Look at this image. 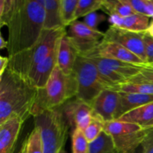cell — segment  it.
Masks as SVG:
<instances>
[{"label": "cell", "instance_id": "74e56055", "mask_svg": "<svg viewBox=\"0 0 153 153\" xmlns=\"http://www.w3.org/2000/svg\"><path fill=\"white\" fill-rule=\"evenodd\" d=\"M145 33H146L147 35H149V37H152L153 38V19H152V20L150 22V23H149V27H148L147 30H146V32Z\"/></svg>", "mask_w": 153, "mask_h": 153}, {"label": "cell", "instance_id": "5bb4252c", "mask_svg": "<svg viewBox=\"0 0 153 153\" xmlns=\"http://www.w3.org/2000/svg\"><path fill=\"white\" fill-rule=\"evenodd\" d=\"M79 54L67 33L59 41L57 57V66L66 75L73 73Z\"/></svg>", "mask_w": 153, "mask_h": 153}, {"label": "cell", "instance_id": "cb8c5ba5", "mask_svg": "<svg viewBox=\"0 0 153 153\" xmlns=\"http://www.w3.org/2000/svg\"><path fill=\"white\" fill-rule=\"evenodd\" d=\"M89 153H118L110 135L102 131L100 137L90 143Z\"/></svg>", "mask_w": 153, "mask_h": 153}, {"label": "cell", "instance_id": "d6986e66", "mask_svg": "<svg viewBox=\"0 0 153 153\" xmlns=\"http://www.w3.org/2000/svg\"><path fill=\"white\" fill-rule=\"evenodd\" d=\"M120 93V102L116 120L128 113L130 111L153 102V95L140 94Z\"/></svg>", "mask_w": 153, "mask_h": 153}, {"label": "cell", "instance_id": "ffe728a7", "mask_svg": "<svg viewBox=\"0 0 153 153\" xmlns=\"http://www.w3.org/2000/svg\"><path fill=\"white\" fill-rule=\"evenodd\" d=\"M44 7V30L66 28L63 25L61 14V0H39Z\"/></svg>", "mask_w": 153, "mask_h": 153}, {"label": "cell", "instance_id": "8fae6325", "mask_svg": "<svg viewBox=\"0 0 153 153\" xmlns=\"http://www.w3.org/2000/svg\"><path fill=\"white\" fill-rule=\"evenodd\" d=\"M58 44L59 42L51 53L41 63L36 66L24 79L36 89L45 88L52 72L57 66Z\"/></svg>", "mask_w": 153, "mask_h": 153}, {"label": "cell", "instance_id": "f1b7e54d", "mask_svg": "<svg viewBox=\"0 0 153 153\" xmlns=\"http://www.w3.org/2000/svg\"><path fill=\"white\" fill-rule=\"evenodd\" d=\"M134 11L153 19V0H126Z\"/></svg>", "mask_w": 153, "mask_h": 153}, {"label": "cell", "instance_id": "e575fe53", "mask_svg": "<svg viewBox=\"0 0 153 153\" xmlns=\"http://www.w3.org/2000/svg\"><path fill=\"white\" fill-rule=\"evenodd\" d=\"M141 146L143 153H153V128L147 130Z\"/></svg>", "mask_w": 153, "mask_h": 153}, {"label": "cell", "instance_id": "603a6c76", "mask_svg": "<svg viewBox=\"0 0 153 153\" xmlns=\"http://www.w3.org/2000/svg\"><path fill=\"white\" fill-rule=\"evenodd\" d=\"M19 153H43L41 133L39 127L34 126L32 131L22 143Z\"/></svg>", "mask_w": 153, "mask_h": 153}, {"label": "cell", "instance_id": "4316f807", "mask_svg": "<svg viewBox=\"0 0 153 153\" xmlns=\"http://www.w3.org/2000/svg\"><path fill=\"white\" fill-rule=\"evenodd\" d=\"M114 89L122 93L153 95V84L152 83H126Z\"/></svg>", "mask_w": 153, "mask_h": 153}, {"label": "cell", "instance_id": "8d00e7d4", "mask_svg": "<svg viewBox=\"0 0 153 153\" xmlns=\"http://www.w3.org/2000/svg\"><path fill=\"white\" fill-rule=\"evenodd\" d=\"M7 46H8V43H7V40H5L3 37L2 35H0V49H7Z\"/></svg>", "mask_w": 153, "mask_h": 153}, {"label": "cell", "instance_id": "60d3db41", "mask_svg": "<svg viewBox=\"0 0 153 153\" xmlns=\"http://www.w3.org/2000/svg\"><path fill=\"white\" fill-rule=\"evenodd\" d=\"M149 66H151V67H153V63H152V64H149Z\"/></svg>", "mask_w": 153, "mask_h": 153}, {"label": "cell", "instance_id": "83f0119b", "mask_svg": "<svg viewBox=\"0 0 153 153\" xmlns=\"http://www.w3.org/2000/svg\"><path fill=\"white\" fill-rule=\"evenodd\" d=\"M90 143L87 140L83 131L75 128L72 133V151L73 153H89Z\"/></svg>", "mask_w": 153, "mask_h": 153}, {"label": "cell", "instance_id": "9a60e30c", "mask_svg": "<svg viewBox=\"0 0 153 153\" xmlns=\"http://www.w3.org/2000/svg\"><path fill=\"white\" fill-rule=\"evenodd\" d=\"M108 21L110 26L137 33L146 32L150 23L149 17L139 13H134L126 17L117 14H111L109 16Z\"/></svg>", "mask_w": 153, "mask_h": 153}, {"label": "cell", "instance_id": "d4e9b609", "mask_svg": "<svg viewBox=\"0 0 153 153\" xmlns=\"http://www.w3.org/2000/svg\"><path fill=\"white\" fill-rule=\"evenodd\" d=\"M79 0H61V14L63 25L69 27L76 21V11Z\"/></svg>", "mask_w": 153, "mask_h": 153}, {"label": "cell", "instance_id": "7c38bea8", "mask_svg": "<svg viewBox=\"0 0 153 153\" xmlns=\"http://www.w3.org/2000/svg\"><path fill=\"white\" fill-rule=\"evenodd\" d=\"M91 55H97L101 58L117 60V61L131 63V64H140V65L146 64L138 56L127 49L126 48L123 47L118 43L106 42L103 40H102L101 43L94 52L84 57L91 56Z\"/></svg>", "mask_w": 153, "mask_h": 153}, {"label": "cell", "instance_id": "52a82bcc", "mask_svg": "<svg viewBox=\"0 0 153 153\" xmlns=\"http://www.w3.org/2000/svg\"><path fill=\"white\" fill-rule=\"evenodd\" d=\"M67 34L80 56H86L94 52L105 37V32L88 27L83 21L73 22Z\"/></svg>", "mask_w": 153, "mask_h": 153}, {"label": "cell", "instance_id": "8992f818", "mask_svg": "<svg viewBox=\"0 0 153 153\" xmlns=\"http://www.w3.org/2000/svg\"><path fill=\"white\" fill-rule=\"evenodd\" d=\"M73 73L77 83L76 98L91 105L102 91L109 88L100 77L96 64L87 57L78 56Z\"/></svg>", "mask_w": 153, "mask_h": 153}, {"label": "cell", "instance_id": "2e32d148", "mask_svg": "<svg viewBox=\"0 0 153 153\" xmlns=\"http://www.w3.org/2000/svg\"><path fill=\"white\" fill-rule=\"evenodd\" d=\"M87 58H91L93 61H95L100 64H102L103 66L107 67L109 70L120 75L121 76L126 79L127 82L130 79L137 76L141 71L143 67L146 65V64L140 65V64H131V63L123 62V61H117V60L101 58V57L97 56V55L87 56Z\"/></svg>", "mask_w": 153, "mask_h": 153}, {"label": "cell", "instance_id": "ac0fdd59", "mask_svg": "<svg viewBox=\"0 0 153 153\" xmlns=\"http://www.w3.org/2000/svg\"><path fill=\"white\" fill-rule=\"evenodd\" d=\"M147 130L128 132L111 137L118 153H134L141 146Z\"/></svg>", "mask_w": 153, "mask_h": 153}, {"label": "cell", "instance_id": "4fadbf2b", "mask_svg": "<svg viewBox=\"0 0 153 153\" xmlns=\"http://www.w3.org/2000/svg\"><path fill=\"white\" fill-rule=\"evenodd\" d=\"M24 121L12 116L0 124V153H13Z\"/></svg>", "mask_w": 153, "mask_h": 153}, {"label": "cell", "instance_id": "e0dca14e", "mask_svg": "<svg viewBox=\"0 0 153 153\" xmlns=\"http://www.w3.org/2000/svg\"><path fill=\"white\" fill-rule=\"evenodd\" d=\"M117 120L137 124L144 130L152 129L153 128V102L130 111Z\"/></svg>", "mask_w": 153, "mask_h": 153}, {"label": "cell", "instance_id": "3957f363", "mask_svg": "<svg viewBox=\"0 0 153 153\" xmlns=\"http://www.w3.org/2000/svg\"><path fill=\"white\" fill-rule=\"evenodd\" d=\"M77 94V83L74 73L66 75L56 66L45 88L37 89L33 106V117L46 111L58 108Z\"/></svg>", "mask_w": 153, "mask_h": 153}, {"label": "cell", "instance_id": "f546056e", "mask_svg": "<svg viewBox=\"0 0 153 153\" xmlns=\"http://www.w3.org/2000/svg\"><path fill=\"white\" fill-rule=\"evenodd\" d=\"M104 123L102 120L94 117L89 126L84 131L85 137L89 143L94 141L100 137L104 131Z\"/></svg>", "mask_w": 153, "mask_h": 153}, {"label": "cell", "instance_id": "7402d4cb", "mask_svg": "<svg viewBox=\"0 0 153 153\" xmlns=\"http://www.w3.org/2000/svg\"><path fill=\"white\" fill-rule=\"evenodd\" d=\"M102 9L109 16L117 14L126 17L137 13L126 0H103Z\"/></svg>", "mask_w": 153, "mask_h": 153}, {"label": "cell", "instance_id": "4dcf8cb0", "mask_svg": "<svg viewBox=\"0 0 153 153\" xmlns=\"http://www.w3.org/2000/svg\"><path fill=\"white\" fill-rule=\"evenodd\" d=\"M16 0H0V26H7Z\"/></svg>", "mask_w": 153, "mask_h": 153}, {"label": "cell", "instance_id": "44dd1931", "mask_svg": "<svg viewBox=\"0 0 153 153\" xmlns=\"http://www.w3.org/2000/svg\"><path fill=\"white\" fill-rule=\"evenodd\" d=\"M144 130L137 124L120 120H112L104 123V131L111 137L120 135L128 132H134Z\"/></svg>", "mask_w": 153, "mask_h": 153}, {"label": "cell", "instance_id": "f35d334b", "mask_svg": "<svg viewBox=\"0 0 153 153\" xmlns=\"http://www.w3.org/2000/svg\"><path fill=\"white\" fill-rule=\"evenodd\" d=\"M134 153H143V148H142V146H140V147L134 152Z\"/></svg>", "mask_w": 153, "mask_h": 153}, {"label": "cell", "instance_id": "d590c367", "mask_svg": "<svg viewBox=\"0 0 153 153\" xmlns=\"http://www.w3.org/2000/svg\"><path fill=\"white\" fill-rule=\"evenodd\" d=\"M9 64V57H0V77L7 70Z\"/></svg>", "mask_w": 153, "mask_h": 153}, {"label": "cell", "instance_id": "9c48e42d", "mask_svg": "<svg viewBox=\"0 0 153 153\" xmlns=\"http://www.w3.org/2000/svg\"><path fill=\"white\" fill-rule=\"evenodd\" d=\"M62 111L69 126L73 127V129L79 128L83 131L94 118L91 105L76 98L64 104Z\"/></svg>", "mask_w": 153, "mask_h": 153}, {"label": "cell", "instance_id": "7a4b0ae2", "mask_svg": "<svg viewBox=\"0 0 153 153\" xmlns=\"http://www.w3.org/2000/svg\"><path fill=\"white\" fill-rule=\"evenodd\" d=\"M37 89L9 70L0 77V124L12 116L25 122L31 116Z\"/></svg>", "mask_w": 153, "mask_h": 153}, {"label": "cell", "instance_id": "ba28073f", "mask_svg": "<svg viewBox=\"0 0 153 153\" xmlns=\"http://www.w3.org/2000/svg\"><path fill=\"white\" fill-rule=\"evenodd\" d=\"M144 34L145 32H133L110 26L105 32V37L102 40L121 45L135 54L146 64V55L143 41Z\"/></svg>", "mask_w": 153, "mask_h": 153}, {"label": "cell", "instance_id": "277c9868", "mask_svg": "<svg viewBox=\"0 0 153 153\" xmlns=\"http://www.w3.org/2000/svg\"><path fill=\"white\" fill-rule=\"evenodd\" d=\"M66 28L48 31L44 30L39 41L30 49L9 57L7 70L25 79L28 73L41 63L55 48Z\"/></svg>", "mask_w": 153, "mask_h": 153}, {"label": "cell", "instance_id": "5b68a950", "mask_svg": "<svg viewBox=\"0 0 153 153\" xmlns=\"http://www.w3.org/2000/svg\"><path fill=\"white\" fill-rule=\"evenodd\" d=\"M34 119L35 126L40 129L43 153H58L64 149L69 125L62 110L58 108L46 111Z\"/></svg>", "mask_w": 153, "mask_h": 153}, {"label": "cell", "instance_id": "ab89813d", "mask_svg": "<svg viewBox=\"0 0 153 153\" xmlns=\"http://www.w3.org/2000/svg\"><path fill=\"white\" fill-rule=\"evenodd\" d=\"M58 153H67V152H66V151H65V150H64V149H61V150H60V151H59V152H58Z\"/></svg>", "mask_w": 153, "mask_h": 153}, {"label": "cell", "instance_id": "30bf717a", "mask_svg": "<svg viewBox=\"0 0 153 153\" xmlns=\"http://www.w3.org/2000/svg\"><path fill=\"white\" fill-rule=\"evenodd\" d=\"M119 102V91L111 88L104 90L91 104L94 117L104 123L115 120Z\"/></svg>", "mask_w": 153, "mask_h": 153}, {"label": "cell", "instance_id": "1f68e13d", "mask_svg": "<svg viewBox=\"0 0 153 153\" xmlns=\"http://www.w3.org/2000/svg\"><path fill=\"white\" fill-rule=\"evenodd\" d=\"M127 83H152L153 84V67L145 65L141 71L131 78Z\"/></svg>", "mask_w": 153, "mask_h": 153}, {"label": "cell", "instance_id": "6da1fadb", "mask_svg": "<svg viewBox=\"0 0 153 153\" xmlns=\"http://www.w3.org/2000/svg\"><path fill=\"white\" fill-rule=\"evenodd\" d=\"M44 7L39 0H16L7 22L8 57L34 46L44 31Z\"/></svg>", "mask_w": 153, "mask_h": 153}, {"label": "cell", "instance_id": "836d02e7", "mask_svg": "<svg viewBox=\"0 0 153 153\" xmlns=\"http://www.w3.org/2000/svg\"><path fill=\"white\" fill-rule=\"evenodd\" d=\"M143 41L146 55V65H149L153 63V38L145 33Z\"/></svg>", "mask_w": 153, "mask_h": 153}, {"label": "cell", "instance_id": "d6a6232c", "mask_svg": "<svg viewBox=\"0 0 153 153\" xmlns=\"http://www.w3.org/2000/svg\"><path fill=\"white\" fill-rule=\"evenodd\" d=\"M108 18L103 13H100L98 12H94L87 15L84 17L83 22L90 28L95 30H99L98 27L102 22L108 20Z\"/></svg>", "mask_w": 153, "mask_h": 153}, {"label": "cell", "instance_id": "484cf974", "mask_svg": "<svg viewBox=\"0 0 153 153\" xmlns=\"http://www.w3.org/2000/svg\"><path fill=\"white\" fill-rule=\"evenodd\" d=\"M102 6L103 0H79L76 11V21L102 9Z\"/></svg>", "mask_w": 153, "mask_h": 153}]
</instances>
